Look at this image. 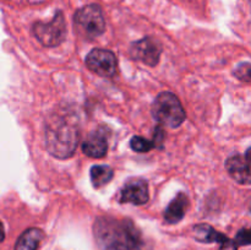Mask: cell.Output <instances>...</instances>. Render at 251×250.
Here are the masks:
<instances>
[{"mask_svg":"<svg viewBox=\"0 0 251 250\" xmlns=\"http://www.w3.org/2000/svg\"><path fill=\"white\" fill-rule=\"evenodd\" d=\"M93 234L102 250H144V239L129 220L103 216L93 225Z\"/></svg>","mask_w":251,"mask_h":250,"instance_id":"obj_1","label":"cell"},{"mask_svg":"<svg viewBox=\"0 0 251 250\" xmlns=\"http://www.w3.org/2000/svg\"><path fill=\"white\" fill-rule=\"evenodd\" d=\"M46 147L54 157L69 158L78 142V127L68 115H54L46 125Z\"/></svg>","mask_w":251,"mask_h":250,"instance_id":"obj_2","label":"cell"},{"mask_svg":"<svg viewBox=\"0 0 251 250\" xmlns=\"http://www.w3.org/2000/svg\"><path fill=\"white\" fill-rule=\"evenodd\" d=\"M152 115L161 125L178 127L185 120V110L174 93L162 92L157 96L152 105Z\"/></svg>","mask_w":251,"mask_h":250,"instance_id":"obj_3","label":"cell"},{"mask_svg":"<svg viewBox=\"0 0 251 250\" xmlns=\"http://www.w3.org/2000/svg\"><path fill=\"white\" fill-rule=\"evenodd\" d=\"M74 24L78 33L86 38H96L104 32L105 21L102 9L91 4L81 7L74 15Z\"/></svg>","mask_w":251,"mask_h":250,"instance_id":"obj_4","label":"cell"},{"mask_svg":"<svg viewBox=\"0 0 251 250\" xmlns=\"http://www.w3.org/2000/svg\"><path fill=\"white\" fill-rule=\"evenodd\" d=\"M33 33L44 47H56L61 44L66 37V24L63 14L58 11L50 22L34 24Z\"/></svg>","mask_w":251,"mask_h":250,"instance_id":"obj_5","label":"cell"},{"mask_svg":"<svg viewBox=\"0 0 251 250\" xmlns=\"http://www.w3.org/2000/svg\"><path fill=\"white\" fill-rule=\"evenodd\" d=\"M86 65L103 77H110L117 71V56L107 49H93L86 56Z\"/></svg>","mask_w":251,"mask_h":250,"instance_id":"obj_6","label":"cell"},{"mask_svg":"<svg viewBox=\"0 0 251 250\" xmlns=\"http://www.w3.org/2000/svg\"><path fill=\"white\" fill-rule=\"evenodd\" d=\"M162 49L156 41L150 37L134 42L130 47V55L135 60H140L149 66H156L161 58Z\"/></svg>","mask_w":251,"mask_h":250,"instance_id":"obj_7","label":"cell"},{"mask_svg":"<svg viewBox=\"0 0 251 250\" xmlns=\"http://www.w3.org/2000/svg\"><path fill=\"white\" fill-rule=\"evenodd\" d=\"M149 185L144 179H131L122 189L119 201L122 203L145 205L149 201Z\"/></svg>","mask_w":251,"mask_h":250,"instance_id":"obj_8","label":"cell"},{"mask_svg":"<svg viewBox=\"0 0 251 250\" xmlns=\"http://www.w3.org/2000/svg\"><path fill=\"white\" fill-rule=\"evenodd\" d=\"M193 234L196 240L202 243H218L220 250H237V243L230 240L227 235L217 232L215 228L206 223H200L193 228Z\"/></svg>","mask_w":251,"mask_h":250,"instance_id":"obj_9","label":"cell"},{"mask_svg":"<svg viewBox=\"0 0 251 250\" xmlns=\"http://www.w3.org/2000/svg\"><path fill=\"white\" fill-rule=\"evenodd\" d=\"M229 175L234 179L237 183L248 185L250 183V171H249V150L244 156L242 154H234L230 156L226 162Z\"/></svg>","mask_w":251,"mask_h":250,"instance_id":"obj_10","label":"cell"},{"mask_svg":"<svg viewBox=\"0 0 251 250\" xmlns=\"http://www.w3.org/2000/svg\"><path fill=\"white\" fill-rule=\"evenodd\" d=\"M83 153L92 158H102L108 151V142L104 135L100 132L88 135L87 139L82 144Z\"/></svg>","mask_w":251,"mask_h":250,"instance_id":"obj_11","label":"cell"},{"mask_svg":"<svg viewBox=\"0 0 251 250\" xmlns=\"http://www.w3.org/2000/svg\"><path fill=\"white\" fill-rule=\"evenodd\" d=\"M188 206V196L184 193H179L178 195L171 201L168 207L164 211V220H166V222L174 225V223H178L179 221L183 220V217L185 216Z\"/></svg>","mask_w":251,"mask_h":250,"instance_id":"obj_12","label":"cell"},{"mask_svg":"<svg viewBox=\"0 0 251 250\" xmlns=\"http://www.w3.org/2000/svg\"><path fill=\"white\" fill-rule=\"evenodd\" d=\"M43 239V232L39 228L25 230L15 244V250H37Z\"/></svg>","mask_w":251,"mask_h":250,"instance_id":"obj_13","label":"cell"},{"mask_svg":"<svg viewBox=\"0 0 251 250\" xmlns=\"http://www.w3.org/2000/svg\"><path fill=\"white\" fill-rule=\"evenodd\" d=\"M91 181H92L95 188H100V186L105 185L112 180L114 172L109 166H104V164H100V166H93L91 168Z\"/></svg>","mask_w":251,"mask_h":250,"instance_id":"obj_14","label":"cell"},{"mask_svg":"<svg viewBox=\"0 0 251 250\" xmlns=\"http://www.w3.org/2000/svg\"><path fill=\"white\" fill-rule=\"evenodd\" d=\"M130 147L134 150L135 152H149L151 151L154 147L153 141H150V140L145 139L142 136H134L131 140H130Z\"/></svg>","mask_w":251,"mask_h":250,"instance_id":"obj_15","label":"cell"},{"mask_svg":"<svg viewBox=\"0 0 251 250\" xmlns=\"http://www.w3.org/2000/svg\"><path fill=\"white\" fill-rule=\"evenodd\" d=\"M234 75L237 76L239 80L249 82L250 81V64L249 63H243L238 65V68L234 70Z\"/></svg>","mask_w":251,"mask_h":250,"instance_id":"obj_16","label":"cell"},{"mask_svg":"<svg viewBox=\"0 0 251 250\" xmlns=\"http://www.w3.org/2000/svg\"><path fill=\"white\" fill-rule=\"evenodd\" d=\"M235 240L239 245H243V247H247V245L250 244V230L248 228H243L238 232L237 237H235Z\"/></svg>","mask_w":251,"mask_h":250,"instance_id":"obj_17","label":"cell"},{"mask_svg":"<svg viewBox=\"0 0 251 250\" xmlns=\"http://www.w3.org/2000/svg\"><path fill=\"white\" fill-rule=\"evenodd\" d=\"M154 139H156L153 140L154 146H156V145H161L162 142H163V139H164L163 131H162V129L159 126L156 127V130H154Z\"/></svg>","mask_w":251,"mask_h":250,"instance_id":"obj_18","label":"cell"},{"mask_svg":"<svg viewBox=\"0 0 251 250\" xmlns=\"http://www.w3.org/2000/svg\"><path fill=\"white\" fill-rule=\"evenodd\" d=\"M5 238V230H4V225H2V222L0 221V244L2 243Z\"/></svg>","mask_w":251,"mask_h":250,"instance_id":"obj_19","label":"cell"}]
</instances>
